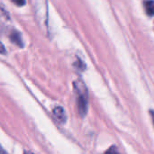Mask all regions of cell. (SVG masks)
I'll use <instances>...</instances> for the list:
<instances>
[{"label":"cell","instance_id":"2","mask_svg":"<svg viewBox=\"0 0 154 154\" xmlns=\"http://www.w3.org/2000/svg\"><path fill=\"white\" fill-rule=\"evenodd\" d=\"M53 116L55 117V119L60 123V124H64L66 123L67 120V116H66V112L65 110L61 107V106H57L53 109Z\"/></svg>","mask_w":154,"mask_h":154},{"label":"cell","instance_id":"8","mask_svg":"<svg viewBox=\"0 0 154 154\" xmlns=\"http://www.w3.org/2000/svg\"><path fill=\"white\" fill-rule=\"evenodd\" d=\"M151 116H152V121H153L154 124V111H151Z\"/></svg>","mask_w":154,"mask_h":154},{"label":"cell","instance_id":"7","mask_svg":"<svg viewBox=\"0 0 154 154\" xmlns=\"http://www.w3.org/2000/svg\"><path fill=\"white\" fill-rule=\"evenodd\" d=\"M114 148H115V147H113V148L109 149L106 152H116V153H117V152H118V151H117V150H114Z\"/></svg>","mask_w":154,"mask_h":154},{"label":"cell","instance_id":"1","mask_svg":"<svg viewBox=\"0 0 154 154\" xmlns=\"http://www.w3.org/2000/svg\"><path fill=\"white\" fill-rule=\"evenodd\" d=\"M74 88L77 94V103L79 115L84 117L88 113V93L86 85L82 80L78 79L74 82Z\"/></svg>","mask_w":154,"mask_h":154},{"label":"cell","instance_id":"5","mask_svg":"<svg viewBox=\"0 0 154 154\" xmlns=\"http://www.w3.org/2000/svg\"><path fill=\"white\" fill-rule=\"evenodd\" d=\"M14 4H15L18 6H22L25 5V0H12Z\"/></svg>","mask_w":154,"mask_h":154},{"label":"cell","instance_id":"3","mask_svg":"<svg viewBox=\"0 0 154 154\" xmlns=\"http://www.w3.org/2000/svg\"><path fill=\"white\" fill-rule=\"evenodd\" d=\"M10 39H11V41H12L14 43L17 44V45L20 46V47H23V42H22L21 34H20L19 32H17L16 31H14V32H13L11 33Z\"/></svg>","mask_w":154,"mask_h":154},{"label":"cell","instance_id":"6","mask_svg":"<svg viewBox=\"0 0 154 154\" xmlns=\"http://www.w3.org/2000/svg\"><path fill=\"white\" fill-rule=\"evenodd\" d=\"M6 53V49L5 48L4 44L0 42V54H5Z\"/></svg>","mask_w":154,"mask_h":154},{"label":"cell","instance_id":"4","mask_svg":"<svg viewBox=\"0 0 154 154\" xmlns=\"http://www.w3.org/2000/svg\"><path fill=\"white\" fill-rule=\"evenodd\" d=\"M144 6H145V10H146V13L152 16L154 15V1L153 0H149V1H146L145 4H144Z\"/></svg>","mask_w":154,"mask_h":154}]
</instances>
